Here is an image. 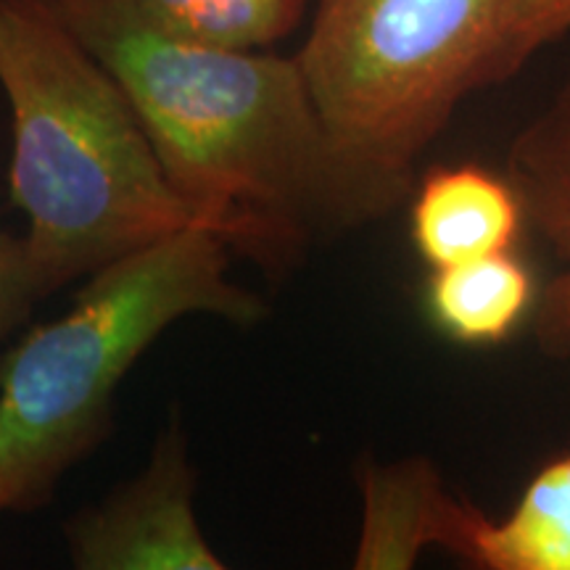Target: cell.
Instances as JSON below:
<instances>
[{"label":"cell","mask_w":570,"mask_h":570,"mask_svg":"<svg viewBox=\"0 0 570 570\" xmlns=\"http://www.w3.org/2000/svg\"><path fill=\"white\" fill-rule=\"evenodd\" d=\"M130 101L169 188L230 252L275 265L315 235L373 223L407 198L348 159L296 56L233 51L156 30L130 0H56Z\"/></svg>","instance_id":"obj_1"},{"label":"cell","mask_w":570,"mask_h":570,"mask_svg":"<svg viewBox=\"0 0 570 570\" xmlns=\"http://www.w3.org/2000/svg\"><path fill=\"white\" fill-rule=\"evenodd\" d=\"M0 88L11 106V204L42 296L185 227L117 80L56 0H0Z\"/></svg>","instance_id":"obj_2"},{"label":"cell","mask_w":570,"mask_h":570,"mask_svg":"<svg viewBox=\"0 0 570 570\" xmlns=\"http://www.w3.org/2000/svg\"><path fill=\"white\" fill-rule=\"evenodd\" d=\"M230 246L185 227L88 275L67 315L0 360V515L46 508L114 423V396L154 341L190 315L256 325L265 302L230 277Z\"/></svg>","instance_id":"obj_3"},{"label":"cell","mask_w":570,"mask_h":570,"mask_svg":"<svg viewBox=\"0 0 570 570\" xmlns=\"http://www.w3.org/2000/svg\"><path fill=\"white\" fill-rule=\"evenodd\" d=\"M508 0H317L296 53L348 159L412 185V164L468 92L489 88Z\"/></svg>","instance_id":"obj_4"},{"label":"cell","mask_w":570,"mask_h":570,"mask_svg":"<svg viewBox=\"0 0 570 570\" xmlns=\"http://www.w3.org/2000/svg\"><path fill=\"white\" fill-rule=\"evenodd\" d=\"M80 570H223L196 515V470L177 417L156 439L151 460L96 508L63 523Z\"/></svg>","instance_id":"obj_5"},{"label":"cell","mask_w":570,"mask_h":570,"mask_svg":"<svg viewBox=\"0 0 570 570\" xmlns=\"http://www.w3.org/2000/svg\"><path fill=\"white\" fill-rule=\"evenodd\" d=\"M508 180L558 262L533 302V331L547 354L570 365V71L541 109L512 140Z\"/></svg>","instance_id":"obj_6"},{"label":"cell","mask_w":570,"mask_h":570,"mask_svg":"<svg viewBox=\"0 0 570 570\" xmlns=\"http://www.w3.org/2000/svg\"><path fill=\"white\" fill-rule=\"evenodd\" d=\"M362 529L356 570H410L428 547L458 554L475 504L454 497L425 458L360 468Z\"/></svg>","instance_id":"obj_7"},{"label":"cell","mask_w":570,"mask_h":570,"mask_svg":"<svg viewBox=\"0 0 570 570\" xmlns=\"http://www.w3.org/2000/svg\"><path fill=\"white\" fill-rule=\"evenodd\" d=\"M523 206L508 177L475 164L441 167L420 183L410 235L431 269L512 252L523 227Z\"/></svg>","instance_id":"obj_8"},{"label":"cell","mask_w":570,"mask_h":570,"mask_svg":"<svg viewBox=\"0 0 570 570\" xmlns=\"http://www.w3.org/2000/svg\"><path fill=\"white\" fill-rule=\"evenodd\" d=\"M458 558L481 570H570V452L547 462L502 520L475 510Z\"/></svg>","instance_id":"obj_9"},{"label":"cell","mask_w":570,"mask_h":570,"mask_svg":"<svg viewBox=\"0 0 570 570\" xmlns=\"http://www.w3.org/2000/svg\"><path fill=\"white\" fill-rule=\"evenodd\" d=\"M537 302V283L512 252L433 269L428 312L449 338L465 346L502 344Z\"/></svg>","instance_id":"obj_10"},{"label":"cell","mask_w":570,"mask_h":570,"mask_svg":"<svg viewBox=\"0 0 570 570\" xmlns=\"http://www.w3.org/2000/svg\"><path fill=\"white\" fill-rule=\"evenodd\" d=\"M156 30L233 51H267L304 17L306 0H130Z\"/></svg>","instance_id":"obj_11"},{"label":"cell","mask_w":570,"mask_h":570,"mask_svg":"<svg viewBox=\"0 0 570 570\" xmlns=\"http://www.w3.org/2000/svg\"><path fill=\"white\" fill-rule=\"evenodd\" d=\"M566 32H570V0H508L491 56L489 85L515 77L531 56Z\"/></svg>","instance_id":"obj_12"},{"label":"cell","mask_w":570,"mask_h":570,"mask_svg":"<svg viewBox=\"0 0 570 570\" xmlns=\"http://www.w3.org/2000/svg\"><path fill=\"white\" fill-rule=\"evenodd\" d=\"M42 291L35 277L24 235L0 230V341L30 317Z\"/></svg>","instance_id":"obj_13"}]
</instances>
